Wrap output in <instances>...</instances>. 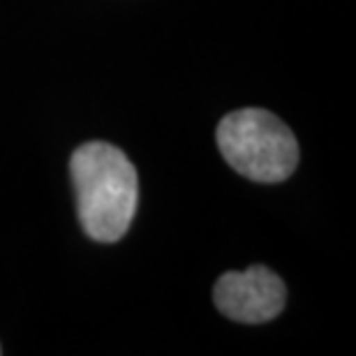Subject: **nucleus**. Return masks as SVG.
Here are the masks:
<instances>
[{"label": "nucleus", "instance_id": "nucleus-3", "mask_svg": "<svg viewBox=\"0 0 356 356\" xmlns=\"http://www.w3.org/2000/svg\"><path fill=\"white\" fill-rule=\"evenodd\" d=\"M213 301L225 317L241 324H264L277 317L287 301V287L266 266L229 270L216 282Z\"/></svg>", "mask_w": 356, "mask_h": 356}, {"label": "nucleus", "instance_id": "nucleus-2", "mask_svg": "<svg viewBox=\"0 0 356 356\" xmlns=\"http://www.w3.org/2000/svg\"><path fill=\"white\" fill-rule=\"evenodd\" d=\"M216 139L229 167L250 181L282 183L298 165L296 137L275 113L264 109L227 113Z\"/></svg>", "mask_w": 356, "mask_h": 356}, {"label": "nucleus", "instance_id": "nucleus-1", "mask_svg": "<svg viewBox=\"0 0 356 356\" xmlns=\"http://www.w3.org/2000/svg\"><path fill=\"white\" fill-rule=\"evenodd\" d=\"M70 172L83 232L99 243L123 238L139 202V176L125 153L106 141H88L74 151Z\"/></svg>", "mask_w": 356, "mask_h": 356}]
</instances>
